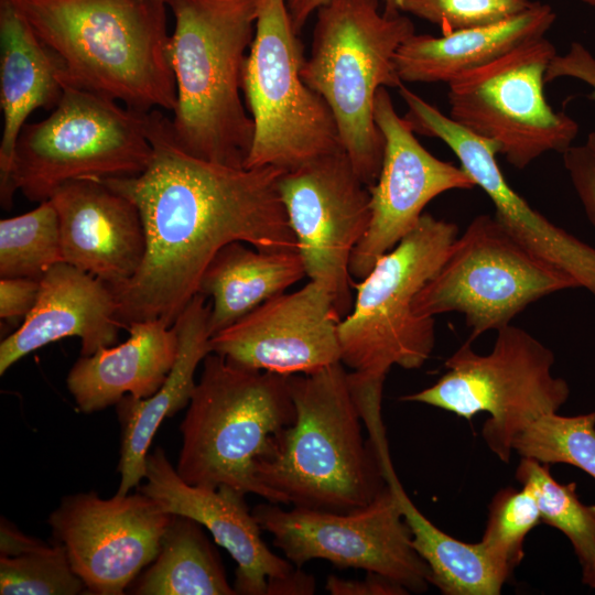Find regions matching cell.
<instances>
[{
  "label": "cell",
  "instance_id": "obj_22",
  "mask_svg": "<svg viewBox=\"0 0 595 595\" xmlns=\"http://www.w3.org/2000/svg\"><path fill=\"white\" fill-rule=\"evenodd\" d=\"M127 329L126 342L82 356L71 368L66 386L82 412L102 410L125 396L149 398L174 366L178 351L174 326L145 321L132 323Z\"/></svg>",
  "mask_w": 595,
  "mask_h": 595
},
{
  "label": "cell",
  "instance_id": "obj_7",
  "mask_svg": "<svg viewBox=\"0 0 595 595\" xmlns=\"http://www.w3.org/2000/svg\"><path fill=\"white\" fill-rule=\"evenodd\" d=\"M145 113L65 86L47 118L23 126L8 184L0 191L1 206L9 209L17 191L42 203L75 180L141 174L152 159Z\"/></svg>",
  "mask_w": 595,
  "mask_h": 595
},
{
  "label": "cell",
  "instance_id": "obj_23",
  "mask_svg": "<svg viewBox=\"0 0 595 595\" xmlns=\"http://www.w3.org/2000/svg\"><path fill=\"white\" fill-rule=\"evenodd\" d=\"M65 90L55 55L14 0H0V191L9 181L15 144L29 116L53 110Z\"/></svg>",
  "mask_w": 595,
  "mask_h": 595
},
{
  "label": "cell",
  "instance_id": "obj_19",
  "mask_svg": "<svg viewBox=\"0 0 595 595\" xmlns=\"http://www.w3.org/2000/svg\"><path fill=\"white\" fill-rule=\"evenodd\" d=\"M57 212L64 262L116 288L140 268L147 247L137 205L102 180H75L50 198Z\"/></svg>",
  "mask_w": 595,
  "mask_h": 595
},
{
  "label": "cell",
  "instance_id": "obj_25",
  "mask_svg": "<svg viewBox=\"0 0 595 595\" xmlns=\"http://www.w3.org/2000/svg\"><path fill=\"white\" fill-rule=\"evenodd\" d=\"M496 150L484 141L466 145L461 166L490 198L495 217L527 248L572 275L595 298V248L551 223L506 181Z\"/></svg>",
  "mask_w": 595,
  "mask_h": 595
},
{
  "label": "cell",
  "instance_id": "obj_5",
  "mask_svg": "<svg viewBox=\"0 0 595 595\" xmlns=\"http://www.w3.org/2000/svg\"><path fill=\"white\" fill-rule=\"evenodd\" d=\"M414 33L409 17L385 12L380 0H328L316 11L301 76L329 107L342 148L368 187L378 178L385 148L376 95L403 84L394 57Z\"/></svg>",
  "mask_w": 595,
  "mask_h": 595
},
{
  "label": "cell",
  "instance_id": "obj_11",
  "mask_svg": "<svg viewBox=\"0 0 595 595\" xmlns=\"http://www.w3.org/2000/svg\"><path fill=\"white\" fill-rule=\"evenodd\" d=\"M577 288L572 275L522 245L495 215L485 214L457 235L413 309L423 317L461 313L474 340L509 325L531 303Z\"/></svg>",
  "mask_w": 595,
  "mask_h": 595
},
{
  "label": "cell",
  "instance_id": "obj_18",
  "mask_svg": "<svg viewBox=\"0 0 595 595\" xmlns=\"http://www.w3.org/2000/svg\"><path fill=\"white\" fill-rule=\"evenodd\" d=\"M340 317L331 290L310 280L210 336V353L250 369L312 374L342 361Z\"/></svg>",
  "mask_w": 595,
  "mask_h": 595
},
{
  "label": "cell",
  "instance_id": "obj_38",
  "mask_svg": "<svg viewBox=\"0 0 595 595\" xmlns=\"http://www.w3.org/2000/svg\"><path fill=\"white\" fill-rule=\"evenodd\" d=\"M567 173L587 219L595 227V153L575 160Z\"/></svg>",
  "mask_w": 595,
  "mask_h": 595
},
{
  "label": "cell",
  "instance_id": "obj_28",
  "mask_svg": "<svg viewBox=\"0 0 595 595\" xmlns=\"http://www.w3.org/2000/svg\"><path fill=\"white\" fill-rule=\"evenodd\" d=\"M197 521L173 515L156 558L132 582L138 595H234L218 553Z\"/></svg>",
  "mask_w": 595,
  "mask_h": 595
},
{
  "label": "cell",
  "instance_id": "obj_40",
  "mask_svg": "<svg viewBox=\"0 0 595 595\" xmlns=\"http://www.w3.org/2000/svg\"><path fill=\"white\" fill-rule=\"evenodd\" d=\"M592 510H593V516L595 520V506L594 505H592ZM582 582L588 585L589 587L595 588V559H594L593 567L589 574L584 580H582Z\"/></svg>",
  "mask_w": 595,
  "mask_h": 595
},
{
  "label": "cell",
  "instance_id": "obj_14",
  "mask_svg": "<svg viewBox=\"0 0 595 595\" xmlns=\"http://www.w3.org/2000/svg\"><path fill=\"white\" fill-rule=\"evenodd\" d=\"M279 192L306 277L331 290L344 318L354 304L350 256L371 218L369 187L340 150L283 172Z\"/></svg>",
  "mask_w": 595,
  "mask_h": 595
},
{
  "label": "cell",
  "instance_id": "obj_16",
  "mask_svg": "<svg viewBox=\"0 0 595 595\" xmlns=\"http://www.w3.org/2000/svg\"><path fill=\"white\" fill-rule=\"evenodd\" d=\"M375 120L385 148L378 178L369 187L370 223L349 260V273L358 280L416 227L433 198L476 186L462 166L437 159L418 141L410 122L396 111L386 87L376 95Z\"/></svg>",
  "mask_w": 595,
  "mask_h": 595
},
{
  "label": "cell",
  "instance_id": "obj_15",
  "mask_svg": "<svg viewBox=\"0 0 595 595\" xmlns=\"http://www.w3.org/2000/svg\"><path fill=\"white\" fill-rule=\"evenodd\" d=\"M172 517L141 491H89L64 497L47 521L88 593L121 595L156 558Z\"/></svg>",
  "mask_w": 595,
  "mask_h": 595
},
{
  "label": "cell",
  "instance_id": "obj_24",
  "mask_svg": "<svg viewBox=\"0 0 595 595\" xmlns=\"http://www.w3.org/2000/svg\"><path fill=\"white\" fill-rule=\"evenodd\" d=\"M556 14L536 2L504 21L441 36L414 33L398 48L396 71L402 83H445L483 66L520 44L545 36Z\"/></svg>",
  "mask_w": 595,
  "mask_h": 595
},
{
  "label": "cell",
  "instance_id": "obj_30",
  "mask_svg": "<svg viewBox=\"0 0 595 595\" xmlns=\"http://www.w3.org/2000/svg\"><path fill=\"white\" fill-rule=\"evenodd\" d=\"M516 479L529 488L537 501L541 522L561 531L571 542L582 567V580L595 559V520L592 505H584L574 482L562 484L550 474V464L521 457Z\"/></svg>",
  "mask_w": 595,
  "mask_h": 595
},
{
  "label": "cell",
  "instance_id": "obj_35",
  "mask_svg": "<svg viewBox=\"0 0 595 595\" xmlns=\"http://www.w3.org/2000/svg\"><path fill=\"white\" fill-rule=\"evenodd\" d=\"M40 291V280L29 278H1L0 317L15 322L33 309Z\"/></svg>",
  "mask_w": 595,
  "mask_h": 595
},
{
  "label": "cell",
  "instance_id": "obj_8",
  "mask_svg": "<svg viewBox=\"0 0 595 595\" xmlns=\"http://www.w3.org/2000/svg\"><path fill=\"white\" fill-rule=\"evenodd\" d=\"M454 223L423 213L416 227L356 284L353 307L338 325L342 363L359 378L382 381L392 366L421 368L434 343V317L413 301L457 237Z\"/></svg>",
  "mask_w": 595,
  "mask_h": 595
},
{
  "label": "cell",
  "instance_id": "obj_33",
  "mask_svg": "<svg viewBox=\"0 0 595 595\" xmlns=\"http://www.w3.org/2000/svg\"><path fill=\"white\" fill-rule=\"evenodd\" d=\"M541 522L540 511L532 491L506 487L489 505L486 528L479 541L491 558L510 574L523 556V542L529 532Z\"/></svg>",
  "mask_w": 595,
  "mask_h": 595
},
{
  "label": "cell",
  "instance_id": "obj_27",
  "mask_svg": "<svg viewBox=\"0 0 595 595\" xmlns=\"http://www.w3.org/2000/svg\"><path fill=\"white\" fill-rule=\"evenodd\" d=\"M387 484L397 496L412 534V545L431 571V585L444 595H498L510 573L478 543H466L431 522L403 489L390 459L388 443L377 444Z\"/></svg>",
  "mask_w": 595,
  "mask_h": 595
},
{
  "label": "cell",
  "instance_id": "obj_34",
  "mask_svg": "<svg viewBox=\"0 0 595 595\" xmlns=\"http://www.w3.org/2000/svg\"><path fill=\"white\" fill-rule=\"evenodd\" d=\"M531 0H399L401 13L423 19L442 34L494 24L527 10Z\"/></svg>",
  "mask_w": 595,
  "mask_h": 595
},
{
  "label": "cell",
  "instance_id": "obj_17",
  "mask_svg": "<svg viewBox=\"0 0 595 595\" xmlns=\"http://www.w3.org/2000/svg\"><path fill=\"white\" fill-rule=\"evenodd\" d=\"M145 484L139 491L158 500L169 512L205 527L227 550L237 567L234 588L244 595H310L315 580L288 559L273 553L261 538V527L245 495L228 486L216 488L186 483L163 448L147 455Z\"/></svg>",
  "mask_w": 595,
  "mask_h": 595
},
{
  "label": "cell",
  "instance_id": "obj_1",
  "mask_svg": "<svg viewBox=\"0 0 595 595\" xmlns=\"http://www.w3.org/2000/svg\"><path fill=\"white\" fill-rule=\"evenodd\" d=\"M145 122L152 145L148 167L136 176L102 180L137 205L145 231L140 268L110 288L125 328L145 321L173 326L198 294L214 256L232 241L259 250L296 251L279 192L284 171L195 158L178 147L162 110L148 111Z\"/></svg>",
  "mask_w": 595,
  "mask_h": 595
},
{
  "label": "cell",
  "instance_id": "obj_29",
  "mask_svg": "<svg viewBox=\"0 0 595 595\" xmlns=\"http://www.w3.org/2000/svg\"><path fill=\"white\" fill-rule=\"evenodd\" d=\"M86 591L60 542L47 544L1 520V595H76Z\"/></svg>",
  "mask_w": 595,
  "mask_h": 595
},
{
  "label": "cell",
  "instance_id": "obj_36",
  "mask_svg": "<svg viewBox=\"0 0 595 595\" xmlns=\"http://www.w3.org/2000/svg\"><path fill=\"white\" fill-rule=\"evenodd\" d=\"M559 77H574L592 87L589 98L595 100V57L580 43H572L564 55H555L545 75V83Z\"/></svg>",
  "mask_w": 595,
  "mask_h": 595
},
{
  "label": "cell",
  "instance_id": "obj_20",
  "mask_svg": "<svg viewBox=\"0 0 595 595\" xmlns=\"http://www.w3.org/2000/svg\"><path fill=\"white\" fill-rule=\"evenodd\" d=\"M120 323L110 288L67 262L40 279L37 300L22 324L0 344V375L24 356L64 337L80 339V355L90 356L117 342Z\"/></svg>",
  "mask_w": 595,
  "mask_h": 595
},
{
  "label": "cell",
  "instance_id": "obj_9",
  "mask_svg": "<svg viewBox=\"0 0 595 595\" xmlns=\"http://www.w3.org/2000/svg\"><path fill=\"white\" fill-rule=\"evenodd\" d=\"M252 43L244 69L242 94L253 122L245 167L284 172L343 150L325 100L302 79L303 45L285 0H256Z\"/></svg>",
  "mask_w": 595,
  "mask_h": 595
},
{
  "label": "cell",
  "instance_id": "obj_3",
  "mask_svg": "<svg viewBox=\"0 0 595 595\" xmlns=\"http://www.w3.org/2000/svg\"><path fill=\"white\" fill-rule=\"evenodd\" d=\"M294 422L256 464V477L281 504L348 512L387 487L379 454L363 435V418L342 361L288 376Z\"/></svg>",
  "mask_w": 595,
  "mask_h": 595
},
{
  "label": "cell",
  "instance_id": "obj_13",
  "mask_svg": "<svg viewBox=\"0 0 595 595\" xmlns=\"http://www.w3.org/2000/svg\"><path fill=\"white\" fill-rule=\"evenodd\" d=\"M252 513L274 547L299 569L323 559L339 569L383 575L409 593H423L431 585L430 567L412 545L411 530L389 485L372 502L348 512L285 510L268 502Z\"/></svg>",
  "mask_w": 595,
  "mask_h": 595
},
{
  "label": "cell",
  "instance_id": "obj_32",
  "mask_svg": "<svg viewBox=\"0 0 595 595\" xmlns=\"http://www.w3.org/2000/svg\"><path fill=\"white\" fill-rule=\"evenodd\" d=\"M512 450L540 463L573 465L595 479V411L573 416L543 414L515 437Z\"/></svg>",
  "mask_w": 595,
  "mask_h": 595
},
{
  "label": "cell",
  "instance_id": "obj_37",
  "mask_svg": "<svg viewBox=\"0 0 595 595\" xmlns=\"http://www.w3.org/2000/svg\"><path fill=\"white\" fill-rule=\"evenodd\" d=\"M325 589L332 595H407L410 594L402 585L377 574L367 573L363 580H346L329 575Z\"/></svg>",
  "mask_w": 595,
  "mask_h": 595
},
{
  "label": "cell",
  "instance_id": "obj_26",
  "mask_svg": "<svg viewBox=\"0 0 595 595\" xmlns=\"http://www.w3.org/2000/svg\"><path fill=\"white\" fill-rule=\"evenodd\" d=\"M232 241L224 246L202 275L198 294L212 298L210 336L306 277L298 251H267Z\"/></svg>",
  "mask_w": 595,
  "mask_h": 595
},
{
  "label": "cell",
  "instance_id": "obj_39",
  "mask_svg": "<svg viewBox=\"0 0 595 595\" xmlns=\"http://www.w3.org/2000/svg\"><path fill=\"white\" fill-rule=\"evenodd\" d=\"M328 0H285L288 12L294 31L299 34L311 15ZM385 12L399 13V0H380Z\"/></svg>",
  "mask_w": 595,
  "mask_h": 595
},
{
  "label": "cell",
  "instance_id": "obj_2",
  "mask_svg": "<svg viewBox=\"0 0 595 595\" xmlns=\"http://www.w3.org/2000/svg\"><path fill=\"white\" fill-rule=\"evenodd\" d=\"M55 55L65 86L173 112L165 0H14Z\"/></svg>",
  "mask_w": 595,
  "mask_h": 595
},
{
  "label": "cell",
  "instance_id": "obj_31",
  "mask_svg": "<svg viewBox=\"0 0 595 595\" xmlns=\"http://www.w3.org/2000/svg\"><path fill=\"white\" fill-rule=\"evenodd\" d=\"M64 261L57 212L51 199L0 220V278L40 280Z\"/></svg>",
  "mask_w": 595,
  "mask_h": 595
},
{
  "label": "cell",
  "instance_id": "obj_41",
  "mask_svg": "<svg viewBox=\"0 0 595 595\" xmlns=\"http://www.w3.org/2000/svg\"><path fill=\"white\" fill-rule=\"evenodd\" d=\"M580 1H582V2H584L586 4L595 7V0H580Z\"/></svg>",
  "mask_w": 595,
  "mask_h": 595
},
{
  "label": "cell",
  "instance_id": "obj_21",
  "mask_svg": "<svg viewBox=\"0 0 595 595\" xmlns=\"http://www.w3.org/2000/svg\"><path fill=\"white\" fill-rule=\"evenodd\" d=\"M209 312L206 298L196 294L173 324L178 351L163 385L149 398L125 396L117 403L122 431L118 495L129 494L144 478L148 451L162 421L188 405L197 366L210 353Z\"/></svg>",
  "mask_w": 595,
  "mask_h": 595
},
{
  "label": "cell",
  "instance_id": "obj_12",
  "mask_svg": "<svg viewBox=\"0 0 595 595\" xmlns=\"http://www.w3.org/2000/svg\"><path fill=\"white\" fill-rule=\"evenodd\" d=\"M555 55L553 44L541 36L463 73L447 84L448 117L494 143L517 169L547 152L563 153L578 125L545 99V75Z\"/></svg>",
  "mask_w": 595,
  "mask_h": 595
},
{
  "label": "cell",
  "instance_id": "obj_6",
  "mask_svg": "<svg viewBox=\"0 0 595 595\" xmlns=\"http://www.w3.org/2000/svg\"><path fill=\"white\" fill-rule=\"evenodd\" d=\"M294 420L288 376L209 353L181 423L175 469L191 485L228 486L279 505V497L257 479L256 464Z\"/></svg>",
  "mask_w": 595,
  "mask_h": 595
},
{
  "label": "cell",
  "instance_id": "obj_10",
  "mask_svg": "<svg viewBox=\"0 0 595 595\" xmlns=\"http://www.w3.org/2000/svg\"><path fill=\"white\" fill-rule=\"evenodd\" d=\"M553 364L550 348L509 324L497 331L489 354H477L467 339L445 360L447 371L434 385L400 400L440 408L468 421L489 413L483 439L508 463L515 437L537 418L558 412L570 396L567 382L551 374Z\"/></svg>",
  "mask_w": 595,
  "mask_h": 595
},
{
  "label": "cell",
  "instance_id": "obj_4",
  "mask_svg": "<svg viewBox=\"0 0 595 595\" xmlns=\"http://www.w3.org/2000/svg\"><path fill=\"white\" fill-rule=\"evenodd\" d=\"M174 15L170 61L176 106L174 140L195 158L245 167L253 122L242 99L256 0H165Z\"/></svg>",
  "mask_w": 595,
  "mask_h": 595
}]
</instances>
